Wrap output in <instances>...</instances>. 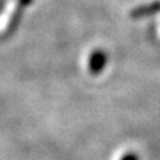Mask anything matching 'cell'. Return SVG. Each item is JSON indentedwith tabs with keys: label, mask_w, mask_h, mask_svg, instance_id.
<instances>
[{
	"label": "cell",
	"mask_w": 160,
	"mask_h": 160,
	"mask_svg": "<svg viewBox=\"0 0 160 160\" xmlns=\"http://www.w3.org/2000/svg\"><path fill=\"white\" fill-rule=\"evenodd\" d=\"M122 160H139L136 155H133V153H127L126 156H123Z\"/></svg>",
	"instance_id": "cell-1"
}]
</instances>
